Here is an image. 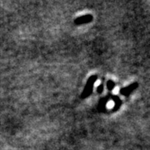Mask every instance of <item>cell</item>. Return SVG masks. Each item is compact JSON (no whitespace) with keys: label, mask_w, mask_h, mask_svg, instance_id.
<instances>
[{"label":"cell","mask_w":150,"mask_h":150,"mask_svg":"<svg viewBox=\"0 0 150 150\" xmlns=\"http://www.w3.org/2000/svg\"><path fill=\"white\" fill-rule=\"evenodd\" d=\"M96 81V75H93V76H91L88 79V80L87 83H86L85 88H84L83 91L82 93V96H81L82 98H88V97L91 94L92 92H93V85H94V83H95Z\"/></svg>","instance_id":"obj_1"},{"label":"cell","mask_w":150,"mask_h":150,"mask_svg":"<svg viewBox=\"0 0 150 150\" xmlns=\"http://www.w3.org/2000/svg\"><path fill=\"white\" fill-rule=\"evenodd\" d=\"M93 20V16L90 14H87L84 16H81L78 18L75 19V24L80 25V24H84V23H88L89 22H91Z\"/></svg>","instance_id":"obj_2"},{"label":"cell","mask_w":150,"mask_h":150,"mask_svg":"<svg viewBox=\"0 0 150 150\" xmlns=\"http://www.w3.org/2000/svg\"><path fill=\"white\" fill-rule=\"evenodd\" d=\"M137 87H138V83H134L131 85H129L128 87L124 88H122L120 90V93L124 95V96H129V94L134 91L135 88H137Z\"/></svg>","instance_id":"obj_3"},{"label":"cell","mask_w":150,"mask_h":150,"mask_svg":"<svg viewBox=\"0 0 150 150\" xmlns=\"http://www.w3.org/2000/svg\"><path fill=\"white\" fill-rule=\"evenodd\" d=\"M108 98H109L108 97H105L99 101V103H98V111L99 112H103L105 110L106 105L108 102Z\"/></svg>","instance_id":"obj_4"},{"label":"cell","mask_w":150,"mask_h":150,"mask_svg":"<svg viewBox=\"0 0 150 150\" xmlns=\"http://www.w3.org/2000/svg\"><path fill=\"white\" fill-rule=\"evenodd\" d=\"M112 101L114 103V110L116 111V110H118V108H119V106L121 105V100H120V98L117 96H112Z\"/></svg>","instance_id":"obj_5"},{"label":"cell","mask_w":150,"mask_h":150,"mask_svg":"<svg viewBox=\"0 0 150 150\" xmlns=\"http://www.w3.org/2000/svg\"><path fill=\"white\" fill-rule=\"evenodd\" d=\"M107 87H108V89L109 91H112V89L115 88V83H114V82H112V80L108 81Z\"/></svg>","instance_id":"obj_6"},{"label":"cell","mask_w":150,"mask_h":150,"mask_svg":"<svg viewBox=\"0 0 150 150\" xmlns=\"http://www.w3.org/2000/svg\"><path fill=\"white\" fill-rule=\"evenodd\" d=\"M103 91V86L102 84H100V85L97 88V92L99 93H101Z\"/></svg>","instance_id":"obj_7"}]
</instances>
